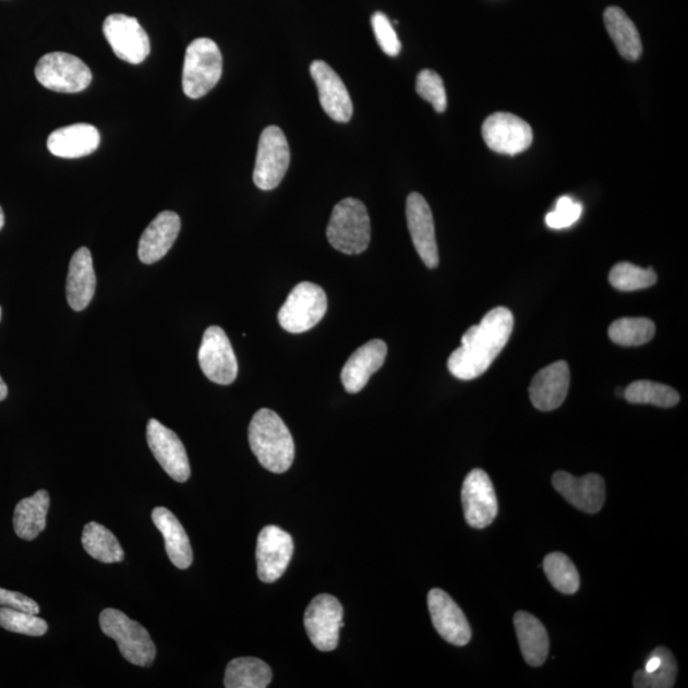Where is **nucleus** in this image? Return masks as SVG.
Wrapping results in <instances>:
<instances>
[{
    "mask_svg": "<svg viewBox=\"0 0 688 688\" xmlns=\"http://www.w3.org/2000/svg\"><path fill=\"white\" fill-rule=\"evenodd\" d=\"M514 316L509 309L491 310L482 322L464 333L462 346L451 353L448 369L460 381L478 379L485 374L509 342Z\"/></svg>",
    "mask_w": 688,
    "mask_h": 688,
    "instance_id": "obj_1",
    "label": "nucleus"
},
{
    "mask_svg": "<svg viewBox=\"0 0 688 688\" xmlns=\"http://www.w3.org/2000/svg\"><path fill=\"white\" fill-rule=\"evenodd\" d=\"M249 444L259 463L269 472L285 473L294 459V443L290 430L279 415L262 408L249 426Z\"/></svg>",
    "mask_w": 688,
    "mask_h": 688,
    "instance_id": "obj_2",
    "label": "nucleus"
},
{
    "mask_svg": "<svg viewBox=\"0 0 688 688\" xmlns=\"http://www.w3.org/2000/svg\"><path fill=\"white\" fill-rule=\"evenodd\" d=\"M327 238L336 251L349 255L364 253L372 240V222L365 204L346 198L333 208Z\"/></svg>",
    "mask_w": 688,
    "mask_h": 688,
    "instance_id": "obj_3",
    "label": "nucleus"
},
{
    "mask_svg": "<svg viewBox=\"0 0 688 688\" xmlns=\"http://www.w3.org/2000/svg\"><path fill=\"white\" fill-rule=\"evenodd\" d=\"M100 627L106 637L117 641L125 660L138 667H150L156 657V647L148 631L133 621L122 611L108 608L100 615Z\"/></svg>",
    "mask_w": 688,
    "mask_h": 688,
    "instance_id": "obj_4",
    "label": "nucleus"
},
{
    "mask_svg": "<svg viewBox=\"0 0 688 688\" xmlns=\"http://www.w3.org/2000/svg\"><path fill=\"white\" fill-rule=\"evenodd\" d=\"M221 75L222 55L214 40L201 37L189 45L183 68V89L188 97L196 100L206 96Z\"/></svg>",
    "mask_w": 688,
    "mask_h": 688,
    "instance_id": "obj_5",
    "label": "nucleus"
},
{
    "mask_svg": "<svg viewBox=\"0 0 688 688\" xmlns=\"http://www.w3.org/2000/svg\"><path fill=\"white\" fill-rule=\"evenodd\" d=\"M327 294L321 286L301 282L289 294L278 312V323L292 335L313 329L327 313Z\"/></svg>",
    "mask_w": 688,
    "mask_h": 688,
    "instance_id": "obj_6",
    "label": "nucleus"
},
{
    "mask_svg": "<svg viewBox=\"0 0 688 688\" xmlns=\"http://www.w3.org/2000/svg\"><path fill=\"white\" fill-rule=\"evenodd\" d=\"M35 75L45 88L63 94L82 93L93 82V73L83 60L59 51L44 56L35 67Z\"/></svg>",
    "mask_w": 688,
    "mask_h": 688,
    "instance_id": "obj_7",
    "label": "nucleus"
},
{
    "mask_svg": "<svg viewBox=\"0 0 688 688\" xmlns=\"http://www.w3.org/2000/svg\"><path fill=\"white\" fill-rule=\"evenodd\" d=\"M291 153L281 128L267 126L261 134L258 154H256L254 183L262 191H274L289 170Z\"/></svg>",
    "mask_w": 688,
    "mask_h": 688,
    "instance_id": "obj_8",
    "label": "nucleus"
},
{
    "mask_svg": "<svg viewBox=\"0 0 688 688\" xmlns=\"http://www.w3.org/2000/svg\"><path fill=\"white\" fill-rule=\"evenodd\" d=\"M304 624L313 645L321 652H331L338 647L343 626L342 604L329 594L315 596L306 608Z\"/></svg>",
    "mask_w": 688,
    "mask_h": 688,
    "instance_id": "obj_9",
    "label": "nucleus"
},
{
    "mask_svg": "<svg viewBox=\"0 0 688 688\" xmlns=\"http://www.w3.org/2000/svg\"><path fill=\"white\" fill-rule=\"evenodd\" d=\"M102 29L112 51L124 62L137 65L149 56V37L137 19L120 13L110 14Z\"/></svg>",
    "mask_w": 688,
    "mask_h": 688,
    "instance_id": "obj_10",
    "label": "nucleus"
},
{
    "mask_svg": "<svg viewBox=\"0 0 688 688\" xmlns=\"http://www.w3.org/2000/svg\"><path fill=\"white\" fill-rule=\"evenodd\" d=\"M198 360L203 374L210 382L230 385L237 381L239 373L237 354L222 328L214 325L204 331Z\"/></svg>",
    "mask_w": 688,
    "mask_h": 688,
    "instance_id": "obj_11",
    "label": "nucleus"
},
{
    "mask_svg": "<svg viewBox=\"0 0 688 688\" xmlns=\"http://www.w3.org/2000/svg\"><path fill=\"white\" fill-rule=\"evenodd\" d=\"M482 137L494 153L516 156L532 146L533 131L514 113L496 112L483 123Z\"/></svg>",
    "mask_w": 688,
    "mask_h": 688,
    "instance_id": "obj_12",
    "label": "nucleus"
},
{
    "mask_svg": "<svg viewBox=\"0 0 688 688\" xmlns=\"http://www.w3.org/2000/svg\"><path fill=\"white\" fill-rule=\"evenodd\" d=\"M291 534L276 526L264 527L256 543V565L263 583H275L281 578L293 556Z\"/></svg>",
    "mask_w": 688,
    "mask_h": 688,
    "instance_id": "obj_13",
    "label": "nucleus"
},
{
    "mask_svg": "<svg viewBox=\"0 0 688 688\" xmlns=\"http://www.w3.org/2000/svg\"><path fill=\"white\" fill-rule=\"evenodd\" d=\"M147 443L156 460L173 481L184 483L191 478V464L179 436L153 419L147 425Z\"/></svg>",
    "mask_w": 688,
    "mask_h": 688,
    "instance_id": "obj_14",
    "label": "nucleus"
},
{
    "mask_svg": "<svg viewBox=\"0 0 688 688\" xmlns=\"http://www.w3.org/2000/svg\"><path fill=\"white\" fill-rule=\"evenodd\" d=\"M462 504L467 524L483 529L494 523L498 504L493 482L482 470H473L467 475L462 488Z\"/></svg>",
    "mask_w": 688,
    "mask_h": 688,
    "instance_id": "obj_15",
    "label": "nucleus"
},
{
    "mask_svg": "<svg viewBox=\"0 0 688 688\" xmlns=\"http://www.w3.org/2000/svg\"><path fill=\"white\" fill-rule=\"evenodd\" d=\"M427 604L434 627L444 640L457 647H464L471 641L470 623L448 593L442 589H431Z\"/></svg>",
    "mask_w": 688,
    "mask_h": 688,
    "instance_id": "obj_16",
    "label": "nucleus"
},
{
    "mask_svg": "<svg viewBox=\"0 0 688 688\" xmlns=\"http://www.w3.org/2000/svg\"><path fill=\"white\" fill-rule=\"evenodd\" d=\"M310 73L316 83L323 110L335 122L349 123L353 104L349 90L336 71L323 60H315L310 65Z\"/></svg>",
    "mask_w": 688,
    "mask_h": 688,
    "instance_id": "obj_17",
    "label": "nucleus"
},
{
    "mask_svg": "<svg viewBox=\"0 0 688 688\" xmlns=\"http://www.w3.org/2000/svg\"><path fill=\"white\" fill-rule=\"evenodd\" d=\"M407 222L415 251L427 268L438 266V249L435 237L433 212L425 198L419 193H411L407 198Z\"/></svg>",
    "mask_w": 688,
    "mask_h": 688,
    "instance_id": "obj_18",
    "label": "nucleus"
},
{
    "mask_svg": "<svg viewBox=\"0 0 688 688\" xmlns=\"http://www.w3.org/2000/svg\"><path fill=\"white\" fill-rule=\"evenodd\" d=\"M552 485L567 503L588 514L602 510L606 500V485L599 474L591 473L578 479L570 473L559 471L552 478Z\"/></svg>",
    "mask_w": 688,
    "mask_h": 688,
    "instance_id": "obj_19",
    "label": "nucleus"
},
{
    "mask_svg": "<svg viewBox=\"0 0 688 688\" xmlns=\"http://www.w3.org/2000/svg\"><path fill=\"white\" fill-rule=\"evenodd\" d=\"M569 388V365L565 361H557L536 373L529 387V397L536 410L550 412L565 402Z\"/></svg>",
    "mask_w": 688,
    "mask_h": 688,
    "instance_id": "obj_20",
    "label": "nucleus"
},
{
    "mask_svg": "<svg viewBox=\"0 0 688 688\" xmlns=\"http://www.w3.org/2000/svg\"><path fill=\"white\" fill-rule=\"evenodd\" d=\"M387 353V343L382 339L370 340L354 351L340 374L346 391L357 395L364 389L370 377L384 365Z\"/></svg>",
    "mask_w": 688,
    "mask_h": 688,
    "instance_id": "obj_21",
    "label": "nucleus"
},
{
    "mask_svg": "<svg viewBox=\"0 0 688 688\" xmlns=\"http://www.w3.org/2000/svg\"><path fill=\"white\" fill-rule=\"evenodd\" d=\"M181 229L180 217L176 212L164 210L143 232L138 246L142 263L154 264L161 261L176 243Z\"/></svg>",
    "mask_w": 688,
    "mask_h": 688,
    "instance_id": "obj_22",
    "label": "nucleus"
},
{
    "mask_svg": "<svg viewBox=\"0 0 688 688\" xmlns=\"http://www.w3.org/2000/svg\"><path fill=\"white\" fill-rule=\"evenodd\" d=\"M67 300L74 312H83L93 301L96 274L89 249L81 248L72 256L67 277Z\"/></svg>",
    "mask_w": 688,
    "mask_h": 688,
    "instance_id": "obj_23",
    "label": "nucleus"
},
{
    "mask_svg": "<svg viewBox=\"0 0 688 688\" xmlns=\"http://www.w3.org/2000/svg\"><path fill=\"white\" fill-rule=\"evenodd\" d=\"M100 141L97 128L80 123L52 132L48 138V148L57 157L80 158L94 154Z\"/></svg>",
    "mask_w": 688,
    "mask_h": 688,
    "instance_id": "obj_24",
    "label": "nucleus"
},
{
    "mask_svg": "<svg viewBox=\"0 0 688 688\" xmlns=\"http://www.w3.org/2000/svg\"><path fill=\"white\" fill-rule=\"evenodd\" d=\"M153 521L165 540L166 554L170 562L180 570H185L193 564L191 541L179 519L166 508L153 511Z\"/></svg>",
    "mask_w": 688,
    "mask_h": 688,
    "instance_id": "obj_25",
    "label": "nucleus"
},
{
    "mask_svg": "<svg viewBox=\"0 0 688 688\" xmlns=\"http://www.w3.org/2000/svg\"><path fill=\"white\" fill-rule=\"evenodd\" d=\"M519 647L526 662L532 667H541L550 652V639L546 627L528 612L519 611L514 616Z\"/></svg>",
    "mask_w": 688,
    "mask_h": 688,
    "instance_id": "obj_26",
    "label": "nucleus"
},
{
    "mask_svg": "<svg viewBox=\"0 0 688 688\" xmlns=\"http://www.w3.org/2000/svg\"><path fill=\"white\" fill-rule=\"evenodd\" d=\"M50 506L48 491H37L32 497L21 500L14 509V532L21 540L34 541L47 528Z\"/></svg>",
    "mask_w": 688,
    "mask_h": 688,
    "instance_id": "obj_27",
    "label": "nucleus"
},
{
    "mask_svg": "<svg viewBox=\"0 0 688 688\" xmlns=\"http://www.w3.org/2000/svg\"><path fill=\"white\" fill-rule=\"evenodd\" d=\"M604 25L623 58L635 62L641 57L642 43L638 28L621 9L609 7L604 12Z\"/></svg>",
    "mask_w": 688,
    "mask_h": 688,
    "instance_id": "obj_28",
    "label": "nucleus"
},
{
    "mask_svg": "<svg viewBox=\"0 0 688 688\" xmlns=\"http://www.w3.org/2000/svg\"><path fill=\"white\" fill-rule=\"evenodd\" d=\"M271 677L269 665L258 657H237L227 664L224 683L227 688H266Z\"/></svg>",
    "mask_w": 688,
    "mask_h": 688,
    "instance_id": "obj_29",
    "label": "nucleus"
},
{
    "mask_svg": "<svg viewBox=\"0 0 688 688\" xmlns=\"http://www.w3.org/2000/svg\"><path fill=\"white\" fill-rule=\"evenodd\" d=\"M83 548L90 557L104 564L122 563L124 550L108 528L90 521L82 533Z\"/></svg>",
    "mask_w": 688,
    "mask_h": 688,
    "instance_id": "obj_30",
    "label": "nucleus"
},
{
    "mask_svg": "<svg viewBox=\"0 0 688 688\" xmlns=\"http://www.w3.org/2000/svg\"><path fill=\"white\" fill-rule=\"evenodd\" d=\"M608 336L624 347L647 345L655 336V324L647 317H623L611 324Z\"/></svg>",
    "mask_w": 688,
    "mask_h": 688,
    "instance_id": "obj_31",
    "label": "nucleus"
},
{
    "mask_svg": "<svg viewBox=\"0 0 688 688\" xmlns=\"http://www.w3.org/2000/svg\"><path fill=\"white\" fill-rule=\"evenodd\" d=\"M627 402L632 405H653L661 408H672L678 405L679 395L677 390L668 385L640 381L629 385L624 390Z\"/></svg>",
    "mask_w": 688,
    "mask_h": 688,
    "instance_id": "obj_32",
    "label": "nucleus"
},
{
    "mask_svg": "<svg viewBox=\"0 0 688 688\" xmlns=\"http://www.w3.org/2000/svg\"><path fill=\"white\" fill-rule=\"evenodd\" d=\"M543 570L550 583L564 594H576L580 587V577L576 565L562 552L550 554L543 562Z\"/></svg>",
    "mask_w": 688,
    "mask_h": 688,
    "instance_id": "obj_33",
    "label": "nucleus"
},
{
    "mask_svg": "<svg viewBox=\"0 0 688 688\" xmlns=\"http://www.w3.org/2000/svg\"><path fill=\"white\" fill-rule=\"evenodd\" d=\"M653 268H641L635 264L617 263L609 271V282L618 291L631 292L648 289L656 283Z\"/></svg>",
    "mask_w": 688,
    "mask_h": 688,
    "instance_id": "obj_34",
    "label": "nucleus"
},
{
    "mask_svg": "<svg viewBox=\"0 0 688 688\" xmlns=\"http://www.w3.org/2000/svg\"><path fill=\"white\" fill-rule=\"evenodd\" d=\"M661 664L653 672L642 669L635 673L633 687L637 688H672L677 676V663L675 656L667 648L661 647Z\"/></svg>",
    "mask_w": 688,
    "mask_h": 688,
    "instance_id": "obj_35",
    "label": "nucleus"
},
{
    "mask_svg": "<svg viewBox=\"0 0 688 688\" xmlns=\"http://www.w3.org/2000/svg\"><path fill=\"white\" fill-rule=\"evenodd\" d=\"M0 627L4 630L28 635V637H43L48 632V624L37 615L9 607L0 608Z\"/></svg>",
    "mask_w": 688,
    "mask_h": 688,
    "instance_id": "obj_36",
    "label": "nucleus"
},
{
    "mask_svg": "<svg viewBox=\"0 0 688 688\" xmlns=\"http://www.w3.org/2000/svg\"><path fill=\"white\" fill-rule=\"evenodd\" d=\"M415 90L418 94L431 104L437 112H444L448 106L444 81L434 71L425 70L420 72L418 81H415Z\"/></svg>",
    "mask_w": 688,
    "mask_h": 688,
    "instance_id": "obj_37",
    "label": "nucleus"
},
{
    "mask_svg": "<svg viewBox=\"0 0 688 688\" xmlns=\"http://www.w3.org/2000/svg\"><path fill=\"white\" fill-rule=\"evenodd\" d=\"M583 214V206L570 198V196H562L556 203L554 212H550L546 217V224L551 229L562 230L572 226Z\"/></svg>",
    "mask_w": 688,
    "mask_h": 688,
    "instance_id": "obj_38",
    "label": "nucleus"
},
{
    "mask_svg": "<svg viewBox=\"0 0 688 688\" xmlns=\"http://www.w3.org/2000/svg\"><path fill=\"white\" fill-rule=\"evenodd\" d=\"M372 24L376 40L385 55L397 57L402 50V44H400L389 19L384 13L376 12L372 19Z\"/></svg>",
    "mask_w": 688,
    "mask_h": 688,
    "instance_id": "obj_39",
    "label": "nucleus"
},
{
    "mask_svg": "<svg viewBox=\"0 0 688 688\" xmlns=\"http://www.w3.org/2000/svg\"><path fill=\"white\" fill-rule=\"evenodd\" d=\"M0 606L28 612V614L39 615L40 607L27 595L17 592L7 591L0 588Z\"/></svg>",
    "mask_w": 688,
    "mask_h": 688,
    "instance_id": "obj_40",
    "label": "nucleus"
},
{
    "mask_svg": "<svg viewBox=\"0 0 688 688\" xmlns=\"http://www.w3.org/2000/svg\"><path fill=\"white\" fill-rule=\"evenodd\" d=\"M7 396H9V388H7L2 376H0V402H2V400H4Z\"/></svg>",
    "mask_w": 688,
    "mask_h": 688,
    "instance_id": "obj_41",
    "label": "nucleus"
},
{
    "mask_svg": "<svg viewBox=\"0 0 688 688\" xmlns=\"http://www.w3.org/2000/svg\"><path fill=\"white\" fill-rule=\"evenodd\" d=\"M3 226H4V212L2 207H0V230L3 229Z\"/></svg>",
    "mask_w": 688,
    "mask_h": 688,
    "instance_id": "obj_42",
    "label": "nucleus"
},
{
    "mask_svg": "<svg viewBox=\"0 0 688 688\" xmlns=\"http://www.w3.org/2000/svg\"><path fill=\"white\" fill-rule=\"evenodd\" d=\"M0 321H2V307H0Z\"/></svg>",
    "mask_w": 688,
    "mask_h": 688,
    "instance_id": "obj_43",
    "label": "nucleus"
}]
</instances>
